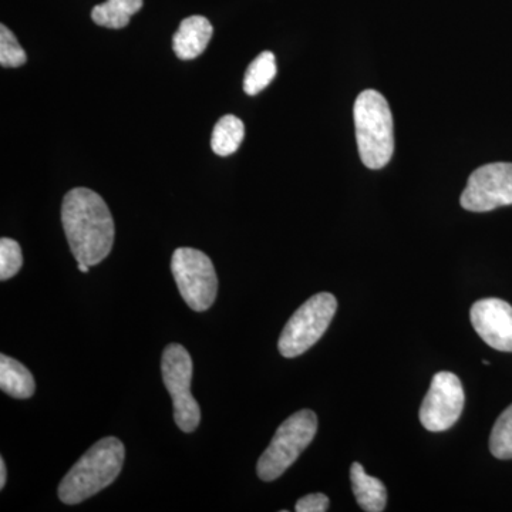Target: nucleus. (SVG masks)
<instances>
[{
    "label": "nucleus",
    "instance_id": "obj_1",
    "mask_svg": "<svg viewBox=\"0 0 512 512\" xmlns=\"http://www.w3.org/2000/svg\"><path fill=\"white\" fill-rule=\"evenodd\" d=\"M64 234L77 264H100L114 244V221L109 207L97 192L74 188L62 204Z\"/></svg>",
    "mask_w": 512,
    "mask_h": 512
},
{
    "label": "nucleus",
    "instance_id": "obj_2",
    "mask_svg": "<svg viewBox=\"0 0 512 512\" xmlns=\"http://www.w3.org/2000/svg\"><path fill=\"white\" fill-rule=\"evenodd\" d=\"M126 448L116 437H106L90 447L59 485L63 504L76 505L109 487L123 468Z\"/></svg>",
    "mask_w": 512,
    "mask_h": 512
},
{
    "label": "nucleus",
    "instance_id": "obj_3",
    "mask_svg": "<svg viewBox=\"0 0 512 512\" xmlns=\"http://www.w3.org/2000/svg\"><path fill=\"white\" fill-rule=\"evenodd\" d=\"M353 116L363 164L372 170L386 167L394 151L393 116L389 103L376 90H366L357 97Z\"/></svg>",
    "mask_w": 512,
    "mask_h": 512
},
{
    "label": "nucleus",
    "instance_id": "obj_4",
    "mask_svg": "<svg viewBox=\"0 0 512 512\" xmlns=\"http://www.w3.org/2000/svg\"><path fill=\"white\" fill-rule=\"evenodd\" d=\"M318 417L312 410L292 414L276 430L274 439L259 458L256 473L262 481H274L298 460L315 439Z\"/></svg>",
    "mask_w": 512,
    "mask_h": 512
},
{
    "label": "nucleus",
    "instance_id": "obj_5",
    "mask_svg": "<svg viewBox=\"0 0 512 512\" xmlns=\"http://www.w3.org/2000/svg\"><path fill=\"white\" fill-rule=\"evenodd\" d=\"M338 311V301L332 293L322 292L308 299L288 320L278 348L286 359H293L308 352L328 330Z\"/></svg>",
    "mask_w": 512,
    "mask_h": 512
},
{
    "label": "nucleus",
    "instance_id": "obj_6",
    "mask_svg": "<svg viewBox=\"0 0 512 512\" xmlns=\"http://www.w3.org/2000/svg\"><path fill=\"white\" fill-rule=\"evenodd\" d=\"M171 271L181 296L192 311L205 312L214 305L218 276L210 256L198 249L178 248L171 259Z\"/></svg>",
    "mask_w": 512,
    "mask_h": 512
},
{
    "label": "nucleus",
    "instance_id": "obj_7",
    "mask_svg": "<svg viewBox=\"0 0 512 512\" xmlns=\"http://www.w3.org/2000/svg\"><path fill=\"white\" fill-rule=\"evenodd\" d=\"M163 380L174 406L175 424L184 433H192L200 426V404L191 394L192 359L188 350L177 343L164 349L161 360Z\"/></svg>",
    "mask_w": 512,
    "mask_h": 512
},
{
    "label": "nucleus",
    "instance_id": "obj_8",
    "mask_svg": "<svg viewBox=\"0 0 512 512\" xmlns=\"http://www.w3.org/2000/svg\"><path fill=\"white\" fill-rule=\"evenodd\" d=\"M461 207L471 212H488L512 205V164L493 163L477 168L461 194Z\"/></svg>",
    "mask_w": 512,
    "mask_h": 512
},
{
    "label": "nucleus",
    "instance_id": "obj_9",
    "mask_svg": "<svg viewBox=\"0 0 512 512\" xmlns=\"http://www.w3.org/2000/svg\"><path fill=\"white\" fill-rule=\"evenodd\" d=\"M463 384L457 375L440 372L434 375L431 386L420 407L424 429L439 433L453 427L464 409Z\"/></svg>",
    "mask_w": 512,
    "mask_h": 512
},
{
    "label": "nucleus",
    "instance_id": "obj_10",
    "mask_svg": "<svg viewBox=\"0 0 512 512\" xmlns=\"http://www.w3.org/2000/svg\"><path fill=\"white\" fill-rule=\"evenodd\" d=\"M471 323L490 348L512 352V306L497 298L481 299L470 312Z\"/></svg>",
    "mask_w": 512,
    "mask_h": 512
},
{
    "label": "nucleus",
    "instance_id": "obj_11",
    "mask_svg": "<svg viewBox=\"0 0 512 512\" xmlns=\"http://www.w3.org/2000/svg\"><path fill=\"white\" fill-rule=\"evenodd\" d=\"M212 33L214 28L204 16L195 15L184 19L173 37L175 55L181 60H192L202 55L211 42Z\"/></svg>",
    "mask_w": 512,
    "mask_h": 512
},
{
    "label": "nucleus",
    "instance_id": "obj_12",
    "mask_svg": "<svg viewBox=\"0 0 512 512\" xmlns=\"http://www.w3.org/2000/svg\"><path fill=\"white\" fill-rule=\"evenodd\" d=\"M353 493L357 504L363 511L382 512L386 508L387 491L379 478L367 476L365 468L360 463L350 467Z\"/></svg>",
    "mask_w": 512,
    "mask_h": 512
},
{
    "label": "nucleus",
    "instance_id": "obj_13",
    "mask_svg": "<svg viewBox=\"0 0 512 512\" xmlns=\"http://www.w3.org/2000/svg\"><path fill=\"white\" fill-rule=\"evenodd\" d=\"M0 389L15 399H29L35 394V377L12 357L0 356Z\"/></svg>",
    "mask_w": 512,
    "mask_h": 512
},
{
    "label": "nucleus",
    "instance_id": "obj_14",
    "mask_svg": "<svg viewBox=\"0 0 512 512\" xmlns=\"http://www.w3.org/2000/svg\"><path fill=\"white\" fill-rule=\"evenodd\" d=\"M143 0H106L94 6L92 19L96 25L109 29H123L130 23L131 16L143 8Z\"/></svg>",
    "mask_w": 512,
    "mask_h": 512
},
{
    "label": "nucleus",
    "instance_id": "obj_15",
    "mask_svg": "<svg viewBox=\"0 0 512 512\" xmlns=\"http://www.w3.org/2000/svg\"><path fill=\"white\" fill-rule=\"evenodd\" d=\"M245 137V126L238 117L227 114L221 117L212 131L211 147L217 156L228 157L234 154Z\"/></svg>",
    "mask_w": 512,
    "mask_h": 512
},
{
    "label": "nucleus",
    "instance_id": "obj_16",
    "mask_svg": "<svg viewBox=\"0 0 512 512\" xmlns=\"http://www.w3.org/2000/svg\"><path fill=\"white\" fill-rule=\"evenodd\" d=\"M276 59L272 52H262L249 64L244 77V92L256 96L271 84L276 76Z\"/></svg>",
    "mask_w": 512,
    "mask_h": 512
},
{
    "label": "nucleus",
    "instance_id": "obj_17",
    "mask_svg": "<svg viewBox=\"0 0 512 512\" xmlns=\"http://www.w3.org/2000/svg\"><path fill=\"white\" fill-rule=\"evenodd\" d=\"M491 454L498 460L512 458V404L495 421L490 437Z\"/></svg>",
    "mask_w": 512,
    "mask_h": 512
},
{
    "label": "nucleus",
    "instance_id": "obj_18",
    "mask_svg": "<svg viewBox=\"0 0 512 512\" xmlns=\"http://www.w3.org/2000/svg\"><path fill=\"white\" fill-rule=\"evenodd\" d=\"M23 265V255L20 245L15 239H0V281L13 278Z\"/></svg>",
    "mask_w": 512,
    "mask_h": 512
},
{
    "label": "nucleus",
    "instance_id": "obj_19",
    "mask_svg": "<svg viewBox=\"0 0 512 512\" xmlns=\"http://www.w3.org/2000/svg\"><path fill=\"white\" fill-rule=\"evenodd\" d=\"M28 62L25 50L16 36L5 25H0V64L2 67H20Z\"/></svg>",
    "mask_w": 512,
    "mask_h": 512
},
{
    "label": "nucleus",
    "instance_id": "obj_20",
    "mask_svg": "<svg viewBox=\"0 0 512 512\" xmlns=\"http://www.w3.org/2000/svg\"><path fill=\"white\" fill-rule=\"evenodd\" d=\"M329 510V498L325 494H309L296 503L298 512H325Z\"/></svg>",
    "mask_w": 512,
    "mask_h": 512
},
{
    "label": "nucleus",
    "instance_id": "obj_21",
    "mask_svg": "<svg viewBox=\"0 0 512 512\" xmlns=\"http://www.w3.org/2000/svg\"><path fill=\"white\" fill-rule=\"evenodd\" d=\"M6 484V464L3 458H0V488H5Z\"/></svg>",
    "mask_w": 512,
    "mask_h": 512
},
{
    "label": "nucleus",
    "instance_id": "obj_22",
    "mask_svg": "<svg viewBox=\"0 0 512 512\" xmlns=\"http://www.w3.org/2000/svg\"><path fill=\"white\" fill-rule=\"evenodd\" d=\"M77 268H79L80 272H84V274H87V272H89L90 266L86 264H79Z\"/></svg>",
    "mask_w": 512,
    "mask_h": 512
}]
</instances>
